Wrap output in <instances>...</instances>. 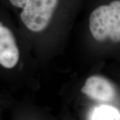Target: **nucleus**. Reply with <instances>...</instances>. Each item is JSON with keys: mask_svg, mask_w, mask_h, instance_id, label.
I'll list each match as a JSON object with an SVG mask.
<instances>
[{"mask_svg": "<svg viewBox=\"0 0 120 120\" xmlns=\"http://www.w3.org/2000/svg\"><path fill=\"white\" fill-rule=\"evenodd\" d=\"M89 28L94 38L103 41L107 39L120 41V0H112L98 6L89 16Z\"/></svg>", "mask_w": 120, "mask_h": 120, "instance_id": "obj_1", "label": "nucleus"}, {"mask_svg": "<svg viewBox=\"0 0 120 120\" xmlns=\"http://www.w3.org/2000/svg\"><path fill=\"white\" fill-rule=\"evenodd\" d=\"M81 92L91 100L98 102H109L116 96V90L107 79L100 76L88 77Z\"/></svg>", "mask_w": 120, "mask_h": 120, "instance_id": "obj_3", "label": "nucleus"}, {"mask_svg": "<svg viewBox=\"0 0 120 120\" xmlns=\"http://www.w3.org/2000/svg\"><path fill=\"white\" fill-rule=\"evenodd\" d=\"M19 58V49L12 31L0 25V64L6 68H12Z\"/></svg>", "mask_w": 120, "mask_h": 120, "instance_id": "obj_4", "label": "nucleus"}, {"mask_svg": "<svg viewBox=\"0 0 120 120\" xmlns=\"http://www.w3.org/2000/svg\"><path fill=\"white\" fill-rule=\"evenodd\" d=\"M60 0H10L15 7L21 8L22 21L34 32L46 29L51 21Z\"/></svg>", "mask_w": 120, "mask_h": 120, "instance_id": "obj_2", "label": "nucleus"}, {"mask_svg": "<svg viewBox=\"0 0 120 120\" xmlns=\"http://www.w3.org/2000/svg\"><path fill=\"white\" fill-rule=\"evenodd\" d=\"M90 120H120V113L117 109L107 105H101L93 110Z\"/></svg>", "mask_w": 120, "mask_h": 120, "instance_id": "obj_5", "label": "nucleus"}]
</instances>
